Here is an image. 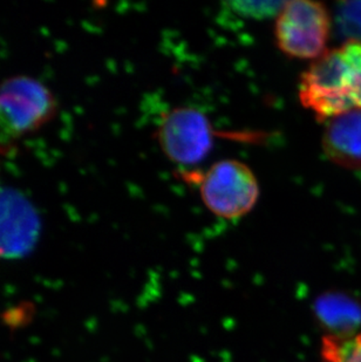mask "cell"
Listing matches in <instances>:
<instances>
[{
  "instance_id": "6",
  "label": "cell",
  "mask_w": 361,
  "mask_h": 362,
  "mask_svg": "<svg viewBox=\"0 0 361 362\" xmlns=\"http://www.w3.org/2000/svg\"><path fill=\"white\" fill-rule=\"evenodd\" d=\"M37 230V216L28 202L14 192L0 194V252H23L31 246Z\"/></svg>"
},
{
  "instance_id": "7",
  "label": "cell",
  "mask_w": 361,
  "mask_h": 362,
  "mask_svg": "<svg viewBox=\"0 0 361 362\" xmlns=\"http://www.w3.org/2000/svg\"><path fill=\"white\" fill-rule=\"evenodd\" d=\"M323 151L326 158L350 170L361 169V110L340 114L324 122Z\"/></svg>"
},
{
  "instance_id": "2",
  "label": "cell",
  "mask_w": 361,
  "mask_h": 362,
  "mask_svg": "<svg viewBox=\"0 0 361 362\" xmlns=\"http://www.w3.org/2000/svg\"><path fill=\"white\" fill-rule=\"evenodd\" d=\"M332 17L324 4L309 0L284 1L277 14V46L290 58L314 62L328 49Z\"/></svg>"
},
{
  "instance_id": "1",
  "label": "cell",
  "mask_w": 361,
  "mask_h": 362,
  "mask_svg": "<svg viewBox=\"0 0 361 362\" xmlns=\"http://www.w3.org/2000/svg\"><path fill=\"white\" fill-rule=\"evenodd\" d=\"M300 103L318 120L361 110V39L328 48L300 76Z\"/></svg>"
},
{
  "instance_id": "9",
  "label": "cell",
  "mask_w": 361,
  "mask_h": 362,
  "mask_svg": "<svg viewBox=\"0 0 361 362\" xmlns=\"http://www.w3.org/2000/svg\"><path fill=\"white\" fill-rule=\"evenodd\" d=\"M283 5L284 1H239L230 4L236 13L255 19L277 17Z\"/></svg>"
},
{
  "instance_id": "4",
  "label": "cell",
  "mask_w": 361,
  "mask_h": 362,
  "mask_svg": "<svg viewBox=\"0 0 361 362\" xmlns=\"http://www.w3.org/2000/svg\"><path fill=\"white\" fill-rule=\"evenodd\" d=\"M205 206L221 218L239 219L249 214L259 199L253 171L237 160L216 162L198 178Z\"/></svg>"
},
{
  "instance_id": "5",
  "label": "cell",
  "mask_w": 361,
  "mask_h": 362,
  "mask_svg": "<svg viewBox=\"0 0 361 362\" xmlns=\"http://www.w3.org/2000/svg\"><path fill=\"white\" fill-rule=\"evenodd\" d=\"M157 136L164 154L182 165L205 160L214 144L210 121L200 110L187 107L175 108L164 115Z\"/></svg>"
},
{
  "instance_id": "8",
  "label": "cell",
  "mask_w": 361,
  "mask_h": 362,
  "mask_svg": "<svg viewBox=\"0 0 361 362\" xmlns=\"http://www.w3.org/2000/svg\"><path fill=\"white\" fill-rule=\"evenodd\" d=\"M321 362H361V332L323 338Z\"/></svg>"
},
{
  "instance_id": "3",
  "label": "cell",
  "mask_w": 361,
  "mask_h": 362,
  "mask_svg": "<svg viewBox=\"0 0 361 362\" xmlns=\"http://www.w3.org/2000/svg\"><path fill=\"white\" fill-rule=\"evenodd\" d=\"M51 92L28 76L0 86V148L12 144L47 122L55 113Z\"/></svg>"
}]
</instances>
